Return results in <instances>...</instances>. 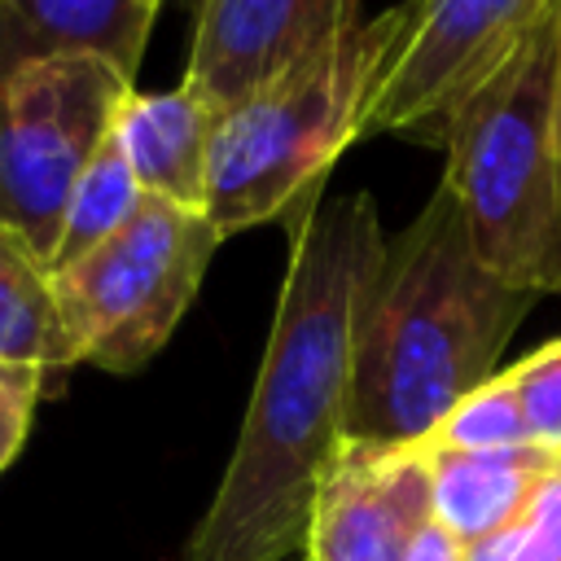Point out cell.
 I'll use <instances>...</instances> for the list:
<instances>
[{"mask_svg":"<svg viewBox=\"0 0 561 561\" xmlns=\"http://www.w3.org/2000/svg\"><path fill=\"white\" fill-rule=\"evenodd\" d=\"M136 83L88 53H22L0 26V219L53 259L66 197Z\"/></svg>","mask_w":561,"mask_h":561,"instance_id":"6","label":"cell"},{"mask_svg":"<svg viewBox=\"0 0 561 561\" xmlns=\"http://www.w3.org/2000/svg\"><path fill=\"white\" fill-rule=\"evenodd\" d=\"M215 105L184 79L167 92H131L114 118V140L140 193L206 210V153Z\"/></svg>","mask_w":561,"mask_h":561,"instance_id":"10","label":"cell"},{"mask_svg":"<svg viewBox=\"0 0 561 561\" xmlns=\"http://www.w3.org/2000/svg\"><path fill=\"white\" fill-rule=\"evenodd\" d=\"M552 123H557V145H561V0H557V57H552Z\"/></svg>","mask_w":561,"mask_h":561,"instance_id":"21","label":"cell"},{"mask_svg":"<svg viewBox=\"0 0 561 561\" xmlns=\"http://www.w3.org/2000/svg\"><path fill=\"white\" fill-rule=\"evenodd\" d=\"M465 561H557V557L539 539V530L526 517H517V522L465 543Z\"/></svg>","mask_w":561,"mask_h":561,"instance_id":"18","label":"cell"},{"mask_svg":"<svg viewBox=\"0 0 561 561\" xmlns=\"http://www.w3.org/2000/svg\"><path fill=\"white\" fill-rule=\"evenodd\" d=\"M149 4H153V9H158V4H162V0H149Z\"/></svg>","mask_w":561,"mask_h":561,"instance_id":"22","label":"cell"},{"mask_svg":"<svg viewBox=\"0 0 561 561\" xmlns=\"http://www.w3.org/2000/svg\"><path fill=\"white\" fill-rule=\"evenodd\" d=\"M39 390H44V373H35V368H0V469L18 456V447H22L26 430H31Z\"/></svg>","mask_w":561,"mask_h":561,"instance_id":"17","label":"cell"},{"mask_svg":"<svg viewBox=\"0 0 561 561\" xmlns=\"http://www.w3.org/2000/svg\"><path fill=\"white\" fill-rule=\"evenodd\" d=\"M149 0H0V22L26 53H88L136 79L149 26Z\"/></svg>","mask_w":561,"mask_h":561,"instance_id":"12","label":"cell"},{"mask_svg":"<svg viewBox=\"0 0 561 561\" xmlns=\"http://www.w3.org/2000/svg\"><path fill=\"white\" fill-rule=\"evenodd\" d=\"M75 342L53 289L48 259L0 219V368H75Z\"/></svg>","mask_w":561,"mask_h":561,"instance_id":"13","label":"cell"},{"mask_svg":"<svg viewBox=\"0 0 561 561\" xmlns=\"http://www.w3.org/2000/svg\"><path fill=\"white\" fill-rule=\"evenodd\" d=\"M535 302L539 294L500 280L473 254L465 210L438 180L364 276L346 443H421L469 390L500 373V355Z\"/></svg>","mask_w":561,"mask_h":561,"instance_id":"2","label":"cell"},{"mask_svg":"<svg viewBox=\"0 0 561 561\" xmlns=\"http://www.w3.org/2000/svg\"><path fill=\"white\" fill-rule=\"evenodd\" d=\"M403 35V4L355 22L337 44L215 114L206 153V219L219 237L259 224H302L333 162L359 140L364 105Z\"/></svg>","mask_w":561,"mask_h":561,"instance_id":"3","label":"cell"},{"mask_svg":"<svg viewBox=\"0 0 561 561\" xmlns=\"http://www.w3.org/2000/svg\"><path fill=\"white\" fill-rule=\"evenodd\" d=\"M421 451H517L535 447L504 373L469 390L421 443Z\"/></svg>","mask_w":561,"mask_h":561,"instance_id":"15","label":"cell"},{"mask_svg":"<svg viewBox=\"0 0 561 561\" xmlns=\"http://www.w3.org/2000/svg\"><path fill=\"white\" fill-rule=\"evenodd\" d=\"M355 22L359 0H197L184 83L228 110L337 44Z\"/></svg>","mask_w":561,"mask_h":561,"instance_id":"8","label":"cell"},{"mask_svg":"<svg viewBox=\"0 0 561 561\" xmlns=\"http://www.w3.org/2000/svg\"><path fill=\"white\" fill-rule=\"evenodd\" d=\"M434 522L460 543H473L522 517L539 478L561 465L539 447L517 451H425Z\"/></svg>","mask_w":561,"mask_h":561,"instance_id":"11","label":"cell"},{"mask_svg":"<svg viewBox=\"0 0 561 561\" xmlns=\"http://www.w3.org/2000/svg\"><path fill=\"white\" fill-rule=\"evenodd\" d=\"M522 517L539 530V539H543V543L552 548V557L561 561V465H552V469L539 478V486L530 491Z\"/></svg>","mask_w":561,"mask_h":561,"instance_id":"19","label":"cell"},{"mask_svg":"<svg viewBox=\"0 0 561 561\" xmlns=\"http://www.w3.org/2000/svg\"><path fill=\"white\" fill-rule=\"evenodd\" d=\"M403 561H465V543H460L447 526H438V522L430 517V522L421 526V535L408 543Z\"/></svg>","mask_w":561,"mask_h":561,"instance_id":"20","label":"cell"},{"mask_svg":"<svg viewBox=\"0 0 561 561\" xmlns=\"http://www.w3.org/2000/svg\"><path fill=\"white\" fill-rule=\"evenodd\" d=\"M430 517V456L416 443H346L320 482L302 561H403Z\"/></svg>","mask_w":561,"mask_h":561,"instance_id":"9","label":"cell"},{"mask_svg":"<svg viewBox=\"0 0 561 561\" xmlns=\"http://www.w3.org/2000/svg\"><path fill=\"white\" fill-rule=\"evenodd\" d=\"M557 9L443 123V184L473 254L508 285L561 294V145L552 123Z\"/></svg>","mask_w":561,"mask_h":561,"instance_id":"4","label":"cell"},{"mask_svg":"<svg viewBox=\"0 0 561 561\" xmlns=\"http://www.w3.org/2000/svg\"><path fill=\"white\" fill-rule=\"evenodd\" d=\"M557 0H403V35L381 70L359 140L421 131L438 145L451 110L491 79Z\"/></svg>","mask_w":561,"mask_h":561,"instance_id":"7","label":"cell"},{"mask_svg":"<svg viewBox=\"0 0 561 561\" xmlns=\"http://www.w3.org/2000/svg\"><path fill=\"white\" fill-rule=\"evenodd\" d=\"M504 377L513 386L530 443L552 460H561V337L504 368Z\"/></svg>","mask_w":561,"mask_h":561,"instance_id":"16","label":"cell"},{"mask_svg":"<svg viewBox=\"0 0 561 561\" xmlns=\"http://www.w3.org/2000/svg\"><path fill=\"white\" fill-rule=\"evenodd\" d=\"M381 245L368 193L320 197L289 228L241 434L180 561H280L307 543L320 482L346 447L355 307Z\"/></svg>","mask_w":561,"mask_h":561,"instance_id":"1","label":"cell"},{"mask_svg":"<svg viewBox=\"0 0 561 561\" xmlns=\"http://www.w3.org/2000/svg\"><path fill=\"white\" fill-rule=\"evenodd\" d=\"M219 245L224 237L206 210L145 193L110 241L53 272L79 364L105 373L145 368L184 320Z\"/></svg>","mask_w":561,"mask_h":561,"instance_id":"5","label":"cell"},{"mask_svg":"<svg viewBox=\"0 0 561 561\" xmlns=\"http://www.w3.org/2000/svg\"><path fill=\"white\" fill-rule=\"evenodd\" d=\"M145 202L114 131L101 140V149L88 158V167L79 171L70 197H66V210H61V232H57V245H53V259L48 267H66L75 259H83L88 250H96L101 241H110L131 215L136 206Z\"/></svg>","mask_w":561,"mask_h":561,"instance_id":"14","label":"cell"}]
</instances>
